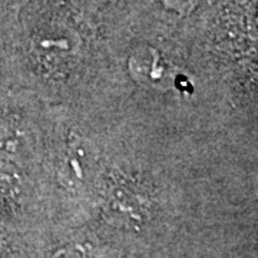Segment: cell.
<instances>
[{
	"mask_svg": "<svg viewBox=\"0 0 258 258\" xmlns=\"http://www.w3.org/2000/svg\"><path fill=\"white\" fill-rule=\"evenodd\" d=\"M35 47L45 60H62L74 53L75 43L68 33L46 32L36 37Z\"/></svg>",
	"mask_w": 258,
	"mask_h": 258,
	"instance_id": "cell-1",
	"label": "cell"
},
{
	"mask_svg": "<svg viewBox=\"0 0 258 258\" xmlns=\"http://www.w3.org/2000/svg\"><path fill=\"white\" fill-rule=\"evenodd\" d=\"M78 6H83V8H92L96 5H102L105 0H72Z\"/></svg>",
	"mask_w": 258,
	"mask_h": 258,
	"instance_id": "cell-2",
	"label": "cell"
}]
</instances>
